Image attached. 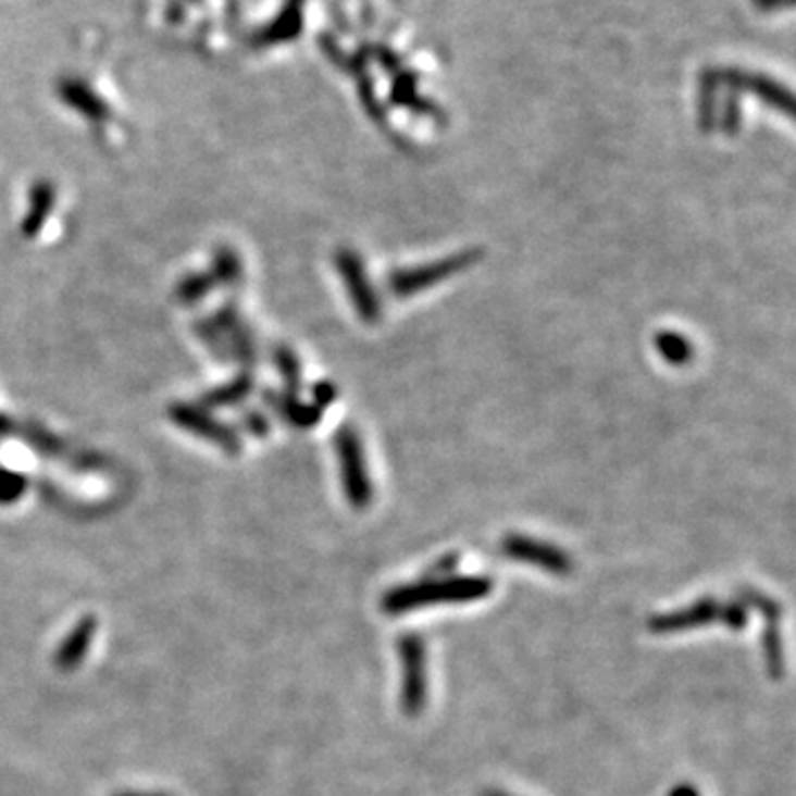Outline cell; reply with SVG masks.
Masks as SVG:
<instances>
[{
    "label": "cell",
    "instance_id": "6da1fadb",
    "mask_svg": "<svg viewBox=\"0 0 796 796\" xmlns=\"http://www.w3.org/2000/svg\"><path fill=\"white\" fill-rule=\"evenodd\" d=\"M494 584L485 575H462V577H436L432 582L403 584L387 590L381 600V609L387 615L416 611L432 605L474 602L492 593Z\"/></svg>",
    "mask_w": 796,
    "mask_h": 796
},
{
    "label": "cell",
    "instance_id": "7a4b0ae2",
    "mask_svg": "<svg viewBox=\"0 0 796 796\" xmlns=\"http://www.w3.org/2000/svg\"><path fill=\"white\" fill-rule=\"evenodd\" d=\"M714 622L725 624L727 629L742 631L748 624V607H744L739 600L721 605L714 600V597H704V600L695 602L693 607L650 618L648 629L657 635H667V633H682V631L699 629V626L714 624Z\"/></svg>",
    "mask_w": 796,
    "mask_h": 796
},
{
    "label": "cell",
    "instance_id": "3957f363",
    "mask_svg": "<svg viewBox=\"0 0 796 796\" xmlns=\"http://www.w3.org/2000/svg\"><path fill=\"white\" fill-rule=\"evenodd\" d=\"M401 657V710L408 717H419L427 704V648L416 633H406L398 639Z\"/></svg>",
    "mask_w": 796,
    "mask_h": 796
},
{
    "label": "cell",
    "instance_id": "277c9868",
    "mask_svg": "<svg viewBox=\"0 0 796 796\" xmlns=\"http://www.w3.org/2000/svg\"><path fill=\"white\" fill-rule=\"evenodd\" d=\"M481 259V252L476 250H468V252H460V254H453V257H447L443 261H436V263H430V265H423V269H412V271H396L391 277H389V290L396 295V297H408V295H416L425 288H432L436 286L440 279H447L464 269H470V265Z\"/></svg>",
    "mask_w": 796,
    "mask_h": 796
},
{
    "label": "cell",
    "instance_id": "5b68a950",
    "mask_svg": "<svg viewBox=\"0 0 796 796\" xmlns=\"http://www.w3.org/2000/svg\"><path fill=\"white\" fill-rule=\"evenodd\" d=\"M337 449L341 458V476H344V489L352 507H365L372 500V485L368 478L363 449L359 443L357 432L350 427L341 430L337 436Z\"/></svg>",
    "mask_w": 796,
    "mask_h": 796
},
{
    "label": "cell",
    "instance_id": "8992f818",
    "mask_svg": "<svg viewBox=\"0 0 796 796\" xmlns=\"http://www.w3.org/2000/svg\"><path fill=\"white\" fill-rule=\"evenodd\" d=\"M502 554L518 562L536 564L554 575H569L573 571V560L564 551H560L558 547H554L549 543L536 540V538L511 534L502 540Z\"/></svg>",
    "mask_w": 796,
    "mask_h": 796
},
{
    "label": "cell",
    "instance_id": "52a82bcc",
    "mask_svg": "<svg viewBox=\"0 0 796 796\" xmlns=\"http://www.w3.org/2000/svg\"><path fill=\"white\" fill-rule=\"evenodd\" d=\"M303 14H306V0H286L284 8L269 25L252 32L248 45L252 49H269L297 40L299 34L303 32Z\"/></svg>",
    "mask_w": 796,
    "mask_h": 796
},
{
    "label": "cell",
    "instance_id": "ba28073f",
    "mask_svg": "<svg viewBox=\"0 0 796 796\" xmlns=\"http://www.w3.org/2000/svg\"><path fill=\"white\" fill-rule=\"evenodd\" d=\"M337 265H339V273L346 282V288H348L352 303L357 306L361 319L368 323H374L381 314V306H378V299H376L372 286L368 284L361 259L350 250H341L337 257Z\"/></svg>",
    "mask_w": 796,
    "mask_h": 796
},
{
    "label": "cell",
    "instance_id": "9c48e42d",
    "mask_svg": "<svg viewBox=\"0 0 796 796\" xmlns=\"http://www.w3.org/2000/svg\"><path fill=\"white\" fill-rule=\"evenodd\" d=\"M171 419L179 427H184V430H188V432H192L197 436H202V438L213 440L215 445H220L226 451H239V438H237V434L231 427H226L220 421H215L204 410L190 408V406H175L171 410Z\"/></svg>",
    "mask_w": 796,
    "mask_h": 796
},
{
    "label": "cell",
    "instance_id": "30bf717a",
    "mask_svg": "<svg viewBox=\"0 0 796 796\" xmlns=\"http://www.w3.org/2000/svg\"><path fill=\"white\" fill-rule=\"evenodd\" d=\"M98 633V618L96 615H83L78 620V624L64 635V639L60 642L55 655H53V667L62 673H72L76 671L80 663L85 661L94 637Z\"/></svg>",
    "mask_w": 796,
    "mask_h": 796
},
{
    "label": "cell",
    "instance_id": "8fae6325",
    "mask_svg": "<svg viewBox=\"0 0 796 796\" xmlns=\"http://www.w3.org/2000/svg\"><path fill=\"white\" fill-rule=\"evenodd\" d=\"M58 96L66 107L78 111L91 122L100 124L111 117V109L102 100V96L80 78H62L58 83Z\"/></svg>",
    "mask_w": 796,
    "mask_h": 796
},
{
    "label": "cell",
    "instance_id": "7c38bea8",
    "mask_svg": "<svg viewBox=\"0 0 796 796\" xmlns=\"http://www.w3.org/2000/svg\"><path fill=\"white\" fill-rule=\"evenodd\" d=\"M53 202H55V192H53L51 184L40 182V184H36V186L32 188L29 211H27V217H25V222H23V233H25L27 237H34V235L42 228V224H45V220H47V215H49V211H51Z\"/></svg>",
    "mask_w": 796,
    "mask_h": 796
},
{
    "label": "cell",
    "instance_id": "4fadbf2b",
    "mask_svg": "<svg viewBox=\"0 0 796 796\" xmlns=\"http://www.w3.org/2000/svg\"><path fill=\"white\" fill-rule=\"evenodd\" d=\"M217 321L222 325V335H228L226 339H231V344L235 346L237 355L246 361L254 359V350H252V341L250 337H246V327L241 325L239 316L235 314V310H222L217 314Z\"/></svg>",
    "mask_w": 796,
    "mask_h": 796
},
{
    "label": "cell",
    "instance_id": "5bb4252c",
    "mask_svg": "<svg viewBox=\"0 0 796 796\" xmlns=\"http://www.w3.org/2000/svg\"><path fill=\"white\" fill-rule=\"evenodd\" d=\"M657 350L673 365H684L693 359V344L686 341L682 335H677V332H659Z\"/></svg>",
    "mask_w": 796,
    "mask_h": 796
},
{
    "label": "cell",
    "instance_id": "9a60e30c",
    "mask_svg": "<svg viewBox=\"0 0 796 796\" xmlns=\"http://www.w3.org/2000/svg\"><path fill=\"white\" fill-rule=\"evenodd\" d=\"M252 389V381L244 374L239 378H235L233 383L228 385H222L213 391H209L204 396V406L207 408H220V406H235L239 401H244V398L250 394Z\"/></svg>",
    "mask_w": 796,
    "mask_h": 796
},
{
    "label": "cell",
    "instance_id": "2e32d148",
    "mask_svg": "<svg viewBox=\"0 0 796 796\" xmlns=\"http://www.w3.org/2000/svg\"><path fill=\"white\" fill-rule=\"evenodd\" d=\"M241 277V261L239 257L228 250V248H222L217 250L215 254V271H213V282H220V284H235L237 279Z\"/></svg>",
    "mask_w": 796,
    "mask_h": 796
},
{
    "label": "cell",
    "instance_id": "e0dca14e",
    "mask_svg": "<svg viewBox=\"0 0 796 796\" xmlns=\"http://www.w3.org/2000/svg\"><path fill=\"white\" fill-rule=\"evenodd\" d=\"M213 277L209 275H188L186 279H182L179 288H177V299L182 303H197L199 299H204L209 295V290L213 288Z\"/></svg>",
    "mask_w": 796,
    "mask_h": 796
},
{
    "label": "cell",
    "instance_id": "ac0fdd59",
    "mask_svg": "<svg viewBox=\"0 0 796 796\" xmlns=\"http://www.w3.org/2000/svg\"><path fill=\"white\" fill-rule=\"evenodd\" d=\"M273 401H275V398H273ZM279 408V412H282V416H286L290 423H295L297 427H310L319 416H321V412L312 406V408H306V406H297V403H293L290 401V398H279V401H275Z\"/></svg>",
    "mask_w": 796,
    "mask_h": 796
},
{
    "label": "cell",
    "instance_id": "d6986e66",
    "mask_svg": "<svg viewBox=\"0 0 796 796\" xmlns=\"http://www.w3.org/2000/svg\"><path fill=\"white\" fill-rule=\"evenodd\" d=\"M25 487H27L25 476H21L16 472L0 470V502L8 505V502L18 500L23 496Z\"/></svg>",
    "mask_w": 796,
    "mask_h": 796
},
{
    "label": "cell",
    "instance_id": "ffe728a7",
    "mask_svg": "<svg viewBox=\"0 0 796 796\" xmlns=\"http://www.w3.org/2000/svg\"><path fill=\"white\" fill-rule=\"evenodd\" d=\"M277 365H279V372H282V376L286 378V383L295 389L297 385H299V376H301V372H299V361H297V357L288 350V348H284V350H277Z\"/></svg>",
    "mask_w": 796,
    "mask_h": 796
},
{
    "label": "cell",
    "instance_id": "44dd1931",
    "mask_svg": "<svg viewBox=\"0 0 796 796\" xmlns=\"http://www.w3.org/2000/svg\"><path fill=\"white\" fill-rule=\"evenodd\" d=\"M244 423H246V427L252 432V434H265V432H269V421H265L263 416H259V414H248L246 419H244Z\"/></svg>",
    "mask_w": 796,
    "mask_h": 796
},
{
    "label": "cell",
    "instance_id": "7402d4cb",
    "mask_svg": "<svg viewBox=\"0 0 796 796\" xmlns=\"http://www.w3.org/2000/svg\"><path fill=\"white\" fill-rule=\"evenodd\" d=\"M113 796H171L169 792H136V789H126V792H115Z\"/></svg>",
    "mask_w": 796,
    "mask_h": 796
},
{
    "label": "cell",
    "instance_id": "603a6c76",
    "mask_svg": "<svg viewBox=\"0 0 796 796\" xmlns=\"http://www.w3.org/2000/svg\"><path fill=\"white\" fill-rule=\"evenodd\" d=\"M671 796H699V792H697V787H693V785H682V787H677Z\"/></svg>",
    "mask_w": 796,
    "mask_h": 796
},
{
    "label": "cell",
    "instance_id": "cb8c5ba5",
    "mask_svg": "<svg viewBox=\"0 0 796 796\" xmlns=\"http://www.w3.org/2000/svg\"><path fill=\"white\" fill-rule=\"evenodd\" d=\"M483 796H509V794H505V792H498V789H487Z\"/></svg>",
    "mask_w": 796,
    "mask_h": 796
}]
</instances>
